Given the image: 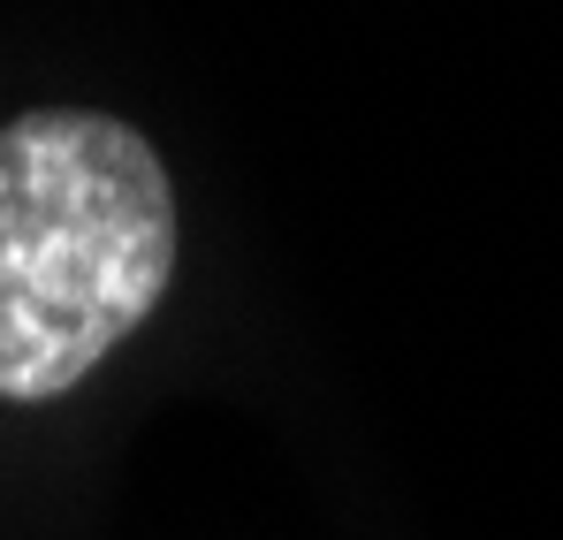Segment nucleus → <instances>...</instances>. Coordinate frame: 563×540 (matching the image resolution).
Listing matches in <instances>:
<instances>
[{
    "mask_svg": "<svg viewBox=\"0 0 563 540\" xmlns=\"http://www.w3.org/2000/svg\"><path fill=\"white\" fill-rule=\"evenodd\" d=\"M176 282V190L161 153L92 107L0 130V396L77 388Z\"/></svg>",
    "mask_w": 563,
    "mask_h": 540,
    "instance_id": "obj_1",
    "label": "nucleus"
}]
</instances>
